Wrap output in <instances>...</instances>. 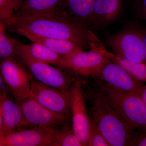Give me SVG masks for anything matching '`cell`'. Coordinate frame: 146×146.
Instances as JSON below:
<instances>
[{
  "instance_id": "1",
  "label": "cell",
  "mask_w": 146,
  "mask_h": 146,
  "mask_svg": "<svg viewBox=\"0 0 146 146\" xmlns=\"http://www.w3.org/2000/svg\"><path fill=\"white\" fill-rule=\"evenodd\" d=\"M5 30L25 36L65 39L76 42L83 48L91 46L94 33L64 11L55 15L33 18L12 16L4 24Z\"/></svg>"
},
{
  "instance_id": "2",
  "label": "cell",
  "mask_w": 146,
  "mask_h": 146,
  "mask_svg": "<svg viewBox=\"0 0 146 146\" xmlns=\"http://www.w3.org/2000/svg\"><path fill=\"white\" fill-rule=\"evenodd\" d=\"M92 117L110 146H131L134 130L98 91L94 95Z\"/></svg>"
},
{
  "instance_id": "3",
  "label": "cell",
  "mask_w": 146,
  "mask_h": 146,
  "mask_svg": "<svg viewBox=\"0 0 146 146\" xmlns=\"http://www.w3.org/2000/svg\"><path fill=\"white\" fill-rule=\"evenodd\" d=\"M98 85L99 92L127 123L135 129H146V105L141 96L103 81Z\"/></svg>"
},
{
  "instance_id": "4",
  "label": "cell",
  "mask_w": 146,
  "mask_h": 146,
  "mask_svg": "<svg viewBox=\"0 0 146 146\" xmlns=\"http://www.w3.org/2000/svg\"><path fill=\"white\" fill-rule=\"evenodd\" d=\"M16 56L36 80L65 93L70 94L73 83L68 76L59 68L35 59L29 53L27 44L18 40Z\"/></svg>"
},
{
  "instance_id": "5",
  "label": "cell",
  "mask_w": 146,
  "mask_h": 146,
  "mask_svg": "<svg viewBox=\"0 0 146 146\" xmlns=\"http://www.w3.org/2000/svg\"><path fill=\"white\" fill-rule=\"evenodd\" d=\"M97 39L91 44L90 51L79 50L64 57L72 71L80 75L98 76L105 65L111 60L110 52L103 46L96 44Z\"/></svg>"
},
{
  "instance_id": "6",
  "label": "cell",
  "mask_w": 146,
  "mask_h": 146,
  "mask_svg": "<svg viewBox=\"0 0 146 146\" xmlns=\"http://www.w3.org/2000/svg\"><path fill=\"white\" fill-rule=\"evenodd\" d=\"M0 74L15 99L31 95V83L34 78L17 56L0 60Z\"/></svg>"
},
{
  "instance_id": "7",
  "label": "cell",
  "mask_w": 146,
  "mask_h": 146,
  "mask_svg": "<svg viewBox=\"0 0 146 146\" xmlns=\"http://www.w3.org/2000/svg\"><path fill=\"white\" fill-rule=\"evenodd\" d=\"M108 44L113 53L134 62H144L142 31L127 29L109 38Z\"/></svg>"
},
{
  "instance_id": "8",
  "label": "cell",
  "mask_w": 146,
  "mask_h": 146,
  "mask_svg": "<svg viewBox=\"0 0 146 146\" xmlns=\"http://www.w3.org/2000/svg\"><path fill=\"white\" fill-rule=\"evenodd\" d=\"M31 95L39 104L52 112L66 117L70 113V94L33 78L31 83Z\"/></svg>"
},
{
  "instance_id": "9",
  "label": "cell",
  "mask_w": 146,
  "mask_h": 146,
  "mask_svg": "<svg viewBox=\"0 0 146 146\" xmlns=\"http://www.w3.org/2000/svg\"><path fill=\"white\" fill-rule=\"evenodd\" d=\"M28 126L53 127L67 117L50 111L34 99L31 95L16 99Z\"/></svg>"
},
{
  "instance_id": "10",
  "label": "cell",
  "mask_w": 146,
  "mask_h": 146,
  "mask_svg": "<svg viewBox=\"0 0 146 146\" xmlns=\"http://www.w3.org/2000/svg\"><path fill=\"white\" fill-rule=\"evenodd\" d=\"M70 107L73 131L82 146H88V131L90 119L86 111L82 83L79 77L75 79L71 89Z\"/></svg>"
},
{
  "instance_id": "11",
  "label": "cell",
  "mask_w": 146,
  "mask_h": 146,
  "mask_svg": "<svg viewBox=\"0 0 146 146\" xmlns=\"http://www.w3.org/2000/svg\"><path fill=\"white\" fill-rule=\"evenodd\" d=\"M98 76L109 85L140 96L146 86L112 60L105 65Z\"/></svg>"
},
{
  "instance_id": "12",
  "label": "cell",
  "mask_w": 146,
  "mask_h": 146,
  "mask_svg": "<svg viewBox=\"0 0 146 146\" xmlns=\"http://www.w3.org/2000/svg\"><path fill=\"white\" fill-rule=\"evenodd\" d=\"M55 129L50 127H36L19 130L4 136L5 146H53Z\"/></svg>"
},
{
  "instance_id": "13",
  "label": "cell",
  "mask_w": 146,
  "mask_h": 146,
  "mask_svg": "<svg viewBox=\"0 0 146 146\" xmlns=\"http://www.w3.org/2000/svg\"><path fill=\"white\" fill-rule=\"evenodd\" d=\"M63 0H23L13 16L33 18L55 15L62 12Z\"/></svg>"
},
{
  "instance_id": "14",
  "label": "cell",
  "mask_w": 146,
  "mask_h": 146,
  "mask_svg": "<svg viewBox=\"0 0 146 146\" xmlns=\"http://www.w3.org/2000/svg\"><path fill=\"white\" fill-rule=\"evenodd\" d=\"M0 112L3 120V136L28 126L18 104L9 98L8 94H0Z\"/></svg>"
},
{
  "instance_id": "15",
  "label": "cell",
  "mask_w": 146,
  "mask_h": 146,
  "mask_svg": "<svg viewBox=\"0 0 146 146\" xmlns=\"http://www.w3.org/2000/svg\"><path fill=\"white\" fill-rule=\"evenodd\" d=\"M96 0H63L61 8L67 15L85 26L91 24Z\"/></svg>"
},
{
  "instance_id": "16",
  "label": "cell",
  "mask_w": 146,
  "mask_h": 146,
  "mask_svg": "<svg viewBox=\"0 0 146 146\" xmlns=\"http://www.w3.org/2000/svg\"><path fill=\"white\" fill-rule=\"evenodd\" d=\"M122 6V0H96L91 24L103 25L117 18Z\"/></svg>"
},
{
  "instance_id": "17",
  "label": "cell",
  "mask_w": 146,
  "mask_h": 146,
  "mask_svg": "<svg viewBox=\"0 0 146 146\" xmlns=\"http://www.w3.org/2000/svg\"><path fill=\"white\" fill-rule=\"evenodd\" d=\"M27 47L30 54L36 60L72 71L70 66L65 58L44 45L38 42H32L31 44H27Z\"/></svg>"
},
{
  "instance_id": "18",
  "label": "cell",
  "mask_w": 146,
  "mask_h": 146,
  "mask_svg": "<svg viewBox=\"0 0 146 146\" xmlns=\"http://www.w3.org/2000/svg\"><path fill=\"white\" fill-rule=\"evenodd\" d=\"M29 39L31 42H38L44 45L64 57L77 51L84 50L80 45L70 40L40 37H33Z\"/></svg>"
},
{
  "instance_id": "19",
  "label": "cell",
  "mask_w": 146,
  "mask_h": 146,
  "mask_svg": "<svg viewBox=\"0 0 146 146\" xmlns=\"http://www.w3.org/2000/svg\"><path fill=\"white\" fill-rule=\"evenodd\" d=\"M111 60L119 64L134 78L146 82V64L144 62H134L110 52Z\"/></svg>"
},
{
  "instance_id": "20",
  "label": "cell",
  "mask_w": 146,
  "mask_h": 146,
  "mask_svg": "<svg viewBox=\"0 0 146 146\" xmlns=\"http://www.w3.org/2000/svg\"><path fill=\"white\" fill-rule=\"evenodd\" d=\"M53 146H82L81 142L74 133L72 128H64L55 131L53 140Z\"/></svg>"
},
{
  "instance_id": "21",
  "label": "cell",
  "mask_w": 146,
  "mask_h": 146,
  "mask_svg": "<svg viewBox=\"0 0 146 146\" xmlns=\"http://www.w3.org/2000/svg\"><path fill=\"white\" fill-rule=\"evenodd\" d=\"M18 40L9 36L5 31L0 30V60L16 56Z\"/></svg>"
},
{
  "instance_id": "22",
  "label": "cell",
  "mask_w": 146,
  "mask_h": 146,
  "mask_svg": "<svg viewBox=\"0 0 146 146\" xmlns=\"http://www.w3.org/2000/svg\"><path fill=\"white\" fill-rule=\"evenodd\" d=\"M89 146H110L94 120L90 119L88 131Z\"/></svg>"
},
{
  "instance_id": "23",
  "label": "cell",
  "mask_w": 146,
  "mask_h": 146,
  "mask_svg": "<svg viewBox=\"0 0 146 146\" xmlns=\"http://www.w3.org/2000/svg\"><path fill=\"white\" fill-rule=\"evenodd\" d=\"M23 0H0V21L4 24L17 10Z\"/></svg>"
},
{
  "instance_id": "24",
  "label": "cell",
  "mask_w": 146,
  "mask_h": 146,
  "mask_svg": "<svg viewBox=\"0 0 146 146\" xmlns=\"http://www.w3.org/2000/svg\"><path fill=\"white\" fill-rule=\"evenodd\" d=\"M131 146H146V129H138L134 132Z\"/></svg>"
},
{
  "instance_id": "25",
  "label": "cell",
  "mask_w": 146,
  "mask_h": 146,
  "mask_svg": "<svg viewBox=\"0 0 146 146\" xmlns=\"http://www.w3.org/2000/svg\"><path fill=\"white\" fill-rule=\"evenodd\" d=\"M136 8L140 18L146 20V0H136Z\"/></svg>"
},
{
  "instance_id": "26",
  "label": "cell",
  "mask_w": 146,
  "mask_h": 146,
  "mask_svg": "<svg viewBox=\"0 0 146 146\" xmlns=\"http://www.w3.org/2000/svg\"><path fill=\"white\" fill-rule=\"evenodd\" d=\"M9 90L0 74V94H8Z\"/></svg>"
},
{
  "instance_id": "27",
  "label": "cell",
  "mask_w": 146,
  "mask_h": 146,
  "mask_svg": "<svg viewBox=\"0 0 146 146\" xmlns=\"http://www.w3.org/2000/svg\"><path fill=\"white\" fill-rule=\"evenodd\" d=\"M144 45V62L146 64V29L142 31Z\"/></svg>"
},
{
  "instance_id": "28",
  "label": "cell",
  "mask_w": 146,
  "mask_h": 146,
  "mask_svg": "<svg viewBox=\"0 0 146 146\" xmlns=\"http://www.w3.org/2000/svg\"><path fill=\"white\" fill-rule=\"evenodd\" d=\"M141 96L146 105V86H145L143 90L142 91Z\"/></svg>"
},
{
  "instance_id": "29",
  "label": "cell",
  "mask_w": 146,
  "mask_h": 146,
  "mask_svg": "<svg viewBox=\"0 0 146 146\" xmlns=\"http://www.w3.org/2000/svg\"><path fill=\"white\" fill-rule=\"evenodd\" d=\"M3 120L2 116L1 114V112H0V136H3Z\"/></svg>"
},
{
  "instance_id": "30",
  "label": "cell",
  "mask_w": 146,
  "mask_h": 146,
  "mask_svg": "<svg viewBox=\"0 0 146 146\" xmlns=\"http://www.w3.org/2000/svg\"><path fill=\"white\" fill-rule=\"evenodd\" d=\"M0 146H5L4 137L3 136H0Z\"/></svg>"
},
{
  "instance_id": "31",
  "label": "cell",
  "mask_w": 146,
  "mask_h": 146,
  "mask_svg": "<svg viewBox=\"0 0 146 146\" xmlns=\"http://www.w3.org/2000/svg\"><path fill=\"white\" fill-rule=\"evenodd\" d=\"M0 30H1L5 31L3 24L2 22H1V21H0Z\"/></svg>"
},
{
  "instance_id": "32",
  "label": "cell",
  "mask_w": 146,
  "mask_h": 146,
  "mask_svg": "<svg viewBox=\"0 0 146 146\" xmlns=\"http://www.w3.org/2000/svg\"><path fill=\"white\" fill-rule=\"evenodd\" d=\"M133 1H136V0H133Z\"/></svg>"
}]
</instances>
